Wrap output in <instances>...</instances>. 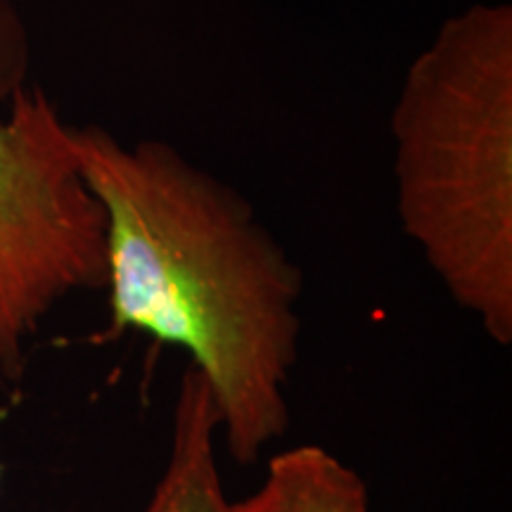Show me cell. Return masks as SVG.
I'll return each instance as SVG.
<instances>
[{"mask_svg":"<svg viewBox=\"0 0 512 512\" xmlns=\"http://www.w3.org/2000/svg\"><path fill=\"white\" fill-rule=\"evenodd\" d=\"M0 482H3V465H0Z\"/></svg>","mask_w":512,"mask_h":512,"instance_id":"obj_6","label":"cell"},{"mask_svg":"<svg viewBox=\"0 0 512 512\" xmlns=\"http://www.w3.org/2000/svg\"><path fill=\"white\" fill-rule=\"evenodd\" d=\"M230 512H370L361 472L318 444L273 453L261 484L230 501Z\"/></svg>","mask_w":512,"mask_h":512,"instance_id":"obj_5","label":"cell"},{"mask_svg":"<svg viewBox=\"0 0 512 512\" xmlns=\"http://www.w3.org/2000/svg\"><path fill=\"white\" fill-rule=\"evenodd\" d=\"M105 216L107 339L181 349L207 384L221 446L252 465L290 427L304 275L238 188L159 138L74 126Z\"/></svg>","mask_w":512,"mask_h":512,"instance_id":"obj_1","label":"cell"},{"mask_svg":"<svg viewBox=\"0 0 512 512\" xmlns=\"http://www.w3.org/2000/svg\"><path fill=\"white\" fill-rule=\"evenodd\" d=\"M219 418L207 384L183 370L171 415L166 463L140 512H230L219 465Z\"/></svg>","mask_w":512,"mask_h":512,"instance_id":"obj_4","label":"cell"},{"mask_svg":"<svg viewBox=\"0 0 512 512\" xmlns=\"http://www.w3.org/2000/svg\"><path fill=\"white\" fill-rule=\"evenodd\" d=\"M22 17L0 0V373L22 375L50 311L105 283V216L81 174L74 126L29 86Z\"/></svg>","mask_w":512,"mask_h":512,"instance_id":"obj_3","label":"cell"},{"mask_svg":"<svg viewBox=\"0 0 512 512\" xmlns=\"http://www.w3.org/2000/svg\"><path fill=\"white\" fill-rule=\"evenodd\" d=\"M396 214L451 302L512 344V5L446 17L389 119Z\"/></svg>","mask_w":512,"mask_h":512,"instance_id":"obj_2","label":"cell"}]
</instances>
